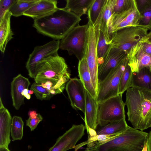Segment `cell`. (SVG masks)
Wrapping results in <instances>:
<instances>
[{
  "instance_id": "cell-1",
  "label": "cell",
  "mask_w": 151,
  "mask_h": 151,
  "mask_svg": "<svg viewBox=\"0 0 151 151\" xmlns=\"http://www.w3.org/2000/svg\"><path fill=\"white\" fill-rule=\"evenodd\" d=\"M81 20L80 17L64 8H58L51 14L34 20L33 27L39 33L60 40Z\"/></svg>"
},
{
  "instance_id": "cell-2",
  "label": "cell",
  "mask_w": 151,
  "mask_h": 151,
  "mask_svg": "<svg viewBox=\"0 0 151 151\" xmlns=\"http://www.w3.org/2000/svg\"><path fill=\"white\" fill-rule=\"evenodd\" d=\"M128 120L135 129L151 127V91L135 87L127 91L125 103Z\"/></svg>"
},
{
  "instance_id": "cell-3",
  "label": "cell",
  "mask_w": 151,
  "mask_h": 151,
  "mask_svg": "<svg viewBox=\"0 0 151 151\" xmlns=\"http://www.w3.org/2000/svg\"><path fill=\"white\" fill-rule=\"evenodd\" d=\"M148 134L129 126L119 135L104 143L88 142L85 151H142Z\"/></svg>"
},
{
  "instance_id": "cell-4",
  "label": "cell",
  "mask_w": 151,
  "mask_h": 151,
  "mask_svg": "<svg viewBox=\"0 0 151 151\" xmlns=\"http://www.w3.org/2000/svg\"><path fill=\"white\" fill-rule=\"evenodd\" d=\"M68 68L65 59L58 53L48 56L37 64L35 82L41 83L49 81L65 88L66 83L70 79Z\"/></svg>"
},
{
  "instance_id": "cell-5",
  "label": "cell",
  "mask_w": 151,
  "mask_h": 151,
  "mask_svg": "<svg viewBox=\"0 0 151 151\" xmlns=\"http://www.w3.org/2000/svg\"><path fill=\"white\" fill-rule=\"evenodd\" d=\"M148 30L139 26L122 28L111 34L110 44L127 55L131 48L146 36Z\"/></svg>"
},
{
  "instance_id": "cell-6",
  "label": "cell",
  "mask_w": 151,
  "mask_h": 151,
  "mask_svg": "<svg viewBox=\"0 0 151 151\" xmlns=\"http://www.w3.org/2000/svg\"><path fill=\"white\" fill-rule=\"evenodd\" d=\"M88 24H79L73 28L60 40V48L68 51L69 55H75L79 61L85 54Z\"/></svg>"
},
{
  "instance_id": "cell-7",
  "label": "cell",
  "mask_w": 151,
  "mask_h": 151,
  "mask_svg": "<svg viewBox=\"0 0 151 151\" xmlns=\"http://www.w3.org/2000/svg\"><path fill=\"white\" fill-rule=\"evenodd\" d=\"M122 94L98 103V125L104 126L109 123L125 119V103Z\"/></svg>"
},
{
  "instance_id": "cell-8",
  "label": "cell",
  "mask_w": 151,
  "mask_h": 151,
  "mask_svg": "<svg viewBox=\"0 0 151 151\" xmlns=\"http://www.w3.org/2000/svg\"><path fill=\"white\" fill-rule=\"evenodd\" d=\"M128 60L127 56L113 69L103 81L98 84L96 98L98 103L119 94V87L121 77Z\"/></svg>"
},
{
  "instance_id": "cell-9",
  "label": "cell",
  "mask_w": 151,
  "mask_h": 151,
  "mask_svg": "<svg viewBox=\"0 0 151 151\" xmlns=\"http://www.w3.org/2000/svg\"><path fill=\"white\" fill-rule=\"evenodd\" d=\"M85 56L93 87L97 93L98 88V63L97 53L99 26L93 25L88 21Z\"/></svg>"
},
{
  "instance_id": "cell-10",
  "label": "cell",
  "mask_w": 151,
  "mask_h": 151,
  "mask_svg": "<svg viewBox=\"0 0 151 151\" xmlns=\"http://www.w3.org/2000/svg\"><path fill=\"white\" fill-rule=\"evenodd\" d=\"M60 40H53L43 45L35 47L29 54L26 67L29 77L35 79L36 76L37 64L44 58L58 53Z\"/></svg>"
},
{
  "instance_id": "cell-11",
  "label": "cell",
  "mask_w": 151,
  "mask_h": 151,
  "mask_svg": "<svg viewBox=\"0 0 151 151\" xmlns=\"http://www.w3.org/2000/svg\"><path fill=\"white\" fill-rule=\"evenodd\" d=\"M85 129L83 124L73 125L57 139L55 143L48 151H66L74 148L77 143L84 135Z\"/></svg>"
},
{
  "instance_id": "cell-12",
  "label": "cell",
  "mask_w": 151,
  "mask_h": 151,
  "mask_svg": "<svg viewBox=\"0 0 151 151\" xmlns=\"http://www.w3.org/2000/svg\"><path fill=\"white\" fill-rule=\"evenodd\" d=\"M65 90L72 108L84 114L86 90L80 80L76 78H70L66 84Z\"/></svg>"
},
{
  "instance_id": "cell-13",
  "label": "cell",
  "mask_w": 151,
  "mask_h": 151,
  "mask_svg": "<svg viewBox=\"0 0 151 151\" xmlns=\"http://www.w3.org/2000/svg\"><path fill=\"white\" fill-rule=\"evenodd\" d=\"M127 56V54L125 52L112 46L110 45L103 63L98 67V84L103 81L110 72Z\"/></svg>"
},
{
  "instance_id": "cell-14",
  "label": "cell",
  "mask_w": 151,
  "mask_h": 151,
  "mask_svg": "<svg viewBox=\"0 0 151 151\" xmlns=\"http://www.w3.org/2000/svg\"><path fill=\"white\" fill-rule=\"evenodd\" d=\"M98 103L86 90V105L84 113L85 127L88 135H96V130L98 125L97 119Z\"/></svg>"
},
{
  "instance_id": "cell-15",
  "label": "cell",
  "mask_w": 151,
  "mask_h": 151,
  "mask_svg": "<svg viewBox=\"0 0 151 151\" xmlns=\"http://www.w3.org/2000/svg\"><path fill=\"white\" fill-rule=\"evenodd\" d=\"M127 56L128 64L132 72L151 66V56L143 51L140 41L131 48Z\"/></svg>"
},
{
  "instance_id": "cell-16",
  "label": "cell",
  "mask_w": 151,
  "mask_h": 151,
  "mask_svg": "<svg viewBox=\"0 0 151 151\" xmlns=\"http://www.w3.org/2000/svg\"><path fill=\"white\" fill-rule=\"evenodd\" d=\"M30 84L29 79L21 74L13 78L11 83V94L13 106L16 110L24 104L25 97L22 93L25 89L28 88Z\"/></svg>"
},
{
  "instance_id": "cell-17",
  "label": "cell",
  "mask_w": 151,
  "mask_h": 151,
  "mask_svg": "<svg viewBox=\"0 0 151 151\" xmlns=\"http://www.w3.org/2000/svg\"><path fill=\"white\" fill-rule=\"evenodd\" d=\"M0 147H8L11 142L10 135L12 118L4 106L0 97Z\"/></svg>"
},
{
  "instance_id": "cell-18",
  "label": "cell",
  "mask_w": 151,
  "mask_h": 151,
  "mask_svg": "<svg viewBox=\"0 0 151 151\" xmlns=\"http://www.w3.org/2000/svg\"><path fill=\"white\" fill-rule=\"evenodd\" d=\"M57 1L55 0H39L23 15L30 17L34 20L47 16L55 11L58 7Z\"/></svg>"
},
{
  "instance_id": "cell-19",
  "label": "cell",
  "mask_w": 151,
  "mask_h": 151,
  "mask_svg": "<svg viewBox=\"0 0 151 151\" xmlns=\"http://www.w3.org/2000/svg\"><path fill=\"white\" fill-rule=\"evenodd\" d=\"M115 0H106L99 16L94 25L98 24L100 30L102 32L109 44H110V42L109 23L113 14Z\"/></svg>"
},
{
  "instance_id": "cell-20",
  "label": "cell",
  "mask_w": 151,
  "mask_h": 151,
  "mask_svg": "<svg viewBox=\"0 0 151 151\" xmlns=\"http://www.w3.org/2000/svg\"><path fill=\"white\" fill-rule=\"evenodd\" d=\"M131 87L151 91V71L150 67L143 68L132 74Z\"/></svg>"
},
{
  "instance_id": "cell-21",
  "label": "cell",
  "mask_w": 151,
  "mask_h": 151,
  "mask_svg": "<svg viewBox=\"0 0 151 151\" xmlns=\"http://www.w3.org/2000/svg\"><path fill=\"white\" fill-rule=\"evenodd\" d=\"M78 70L80 79L86 90L96 99L97 93L92 84L86 58L84 57L79 61Z\"/></svg>"
},
{
  "instance_id": "cell-22",
  "label": "cell",
  "mask_w": 151,
  "mask_h": 151,
  "mask_svg": "<svg viewBox=\"0 0 151 151\" xmlns=\"http://www.w3.org/2000/svg\"><path fill=\"white\" fill-rule=\"evenodd\" d=\"M11 16L10 12L8 11L0 20V50L3 54L8 42L12 39L14 35L11 27Z\"/></svg>"
},
{
  "instance_id": "cell-23",
  "label": "cell",
  "mask_w": 151,
  "mask_h": 151,
  "mask_svg": "<svg viewBox=\"0 0 151 151\" xmlns=\"http://www.w3.org/2000/svg\"><path fill=\"white\" fill-rule=\"evenodd\" d=\"M129 126L125 119L112 122L97 129L96 130V135H111L120 134L125 131Z\"/></svg>"
},
{
  "instance_id": "cell-24",
  "label": "cell",
  "mask_w": 151,
  "mask_h": 151,
  "mask_svg": "<svg viewBox=\"0 0 151 151\" xmlns=\"http://www.w3.org/2000/svg\"><path fill=\"white\" fill-rule=\"evenodd\" d=\"M94 0H67L65 9L81 17L88 12Z\"/></svg>"
},
{
  "instance_id": "cell-25",
  "label": "cell",
  "mask_w": 151,
  "mask_h": 151,
  "mask_svg": "<svg viewBox=\"0 0 151 151\" xmlns=\"http://www.w3.org/2000/svg\"><path fill=\"white\" fill-rule=\"evenodd\" d=\"M39 0H15L9 10L12 16L18 17L37 3Z\"/></svg>"
},
{
  "instance_id": "cell-26",
  "label": "cell",
  "mask_w": 151,
  "mask_h": 151,
  "mask_svg": "<svg viewBox=\"0 0 151 151\" xmlns=\"http://www.w3.org/2000/svg\"><path fill=\"white\" fill-rule=\"evenodd\" d=\"M110 46V45L107 43L104 35L100 30L99 27L97 46L98 67L103 63Z\"/></svg>"
},
{
  "instance_id": "cell-27",
  "label": "cell",
  "mask_w": 151,
  "mask_h": 151,
  "mask_svg": "<svg viewBox=\"0 0 151 151\" xmlns=\"http://www.w3.org/2000/svg\"><path fill=\"white\" fill-rule=\"evenodd\" d=\"M24 125V122L21 117L17 116L13 117L11 130V135L13 141L22 139Z\"/></svg>"
},
{
  "instance_id": "cell-28",
  "label": "cell",
  "mask_w": 151,
  "mask_h": 151,
  "mask_svg": "<svg viewBox=\"0 0 151 151\" xmlns=\"http://www.w3.org/2000/svg\"><path fill=\"white\" fill-rule=\"evenodd\" d=\"M106 0H94L87 13L88 21L93 26L96 23Z\"/></svg>"
},
{
  "instance_id": "cell-29",
  "label": "cell",
  "mask_w": 151,
  "mask_h": 151,
  "mask_svg": "<svg viewBox=\"0 0 151 151\" xmlns=\"http://www.w3.org/2000/svg\"><path fill=\"white\" fill-rule=\"evenodd\" d=\"M132 73L127 63L121 77L119 87V94H122L130 88Z\"/></svg>"
},
{
  "instance_id": "cell-30",
  "label": "cell",
  "mask_w": 151,
  "mask_h": 151,
  "mask_svg": "<svg viewBox=\"0 0 151 151\" xmlns=\"http://www.w3.org/2000/svg\"><path fill=\"white\" fill-rule=\"evenodd\" d=\"M126 21L131 26H138L140 17V14L136 5V0L133 6L125 12Z\"/></svg>"
},
{
  "instance_id": "cell-31",
  "label": "cell",
  "mask_w": 151,
  "mask_h": 151,
  "mask_svg": "<svg viewBox=\"0 0 151 151\" xmlns=\"http://www.w3.org/2000/svg\"><path fill=\"white\" fill-rule=\"evenodd\" d=\"M30 89L32 90L37 98L41 100H48L53 96L46 88L40 83L34 82L31 85Z\"/></svg>"
},
{
  "instance_id": "cell-32",
  "label": "cell",
  "mask_w": 151,
  "mask_h": 151,
  "mask_svg": "<svg viewBox=\"0 0 151 151\" xmlns=\"http://www.w3.org/2000/svg\"><path fill=\"white\" fill-rule=\"evenodd\" d=\"M135 0H116L112 14L122 13L130 9L134 5Z\"/></svg>"
},
{
  "instance_id": "cell-33",
  "label": "cell",
  "mask_w": 151,
  "mask_h": 151,
  "mask_svg": "<svg viewBox=\"0 0 151 151\" xmlns=\"http://www.w3.org/2000/svg\"><path fill=\"white\" fill-rule=\"evenodd\" d=\"M140 17L138 26L151 29V4L140 12Z\"/></svg>"
},
{
  "instance_id": "cell-34",
  "label": "cell",
  "mask_w": 151,
  "mask_h": 151,
  "mask_svg": "<svg viewBox=\"0 0 151 151\" xmlns=\"http://www.w3.org/2000/svg\"><path fill=\"white\" fill-rule=\"evenodd\" d=\"M15 1V0H0V20L3 19Z\"/></svg>"
},
{
  "instance_id": "cell-35",
  "label": "cell",
  "mask_w": 151,
  "mask_h": 151,
  "mask_svg": "<svg viewBox=\"0 0 151 151\" xmlns=\"http://www.w3.org/2000/svg\"><path fill=\"white\" fill-rule=\"evenodd\" d=\"M43 117L39 113L36 118L34 119L29 118L26 120V125L29 127L31 131H33L39 123L43 120Z\"/></svg>"
},
{
  "instance_id": "cell-36",
  "label": "cell",
  "mask_w": 151,
  "mask_h": 151,
  "mask_svg": "<svg viewBox=\"0 0 151 151\" xmlns=\"http://www.w3.org/2000/svg\"><path fill=\"white\" fill-rule=\"evenodd\" d=\"M135 0L139 12L151 4V0Z\"/></svg>"
},
{
  "instance_id": "cell-37",
  "label": "cell",
  "mask_w": 151,
  "mask_h": 151,
  "mask_svg": "<svg viewBox=\"0 0 151 151\" xmlns=\"http://www.w3.org/2000/svg\"><path fill=\"white\" fill-rule=\"evenodd\" d=\"M143 51L151 56V44L146 42L140 41Z\"/></svg>"
},
{
  "instance_id": "cell-38",
  "label": "cell",
  "mask_w": 151,
  "mask_h": 151,
  "mask_svg": "<svg viewBox=\"0 0 151 151\" xmlns=\"http://www.w3.org/2000/svg\"><path fill=\"white\" fill-rule=\"evenodd\" d=\"M147 145L148 151H151V130L148 133L147 139Z\"/></svg>"
},
{
  "instance_id": "cell-39",
  "label": "cell",
  "mask_w": 151,
  "mask_h": 151,
  "mask_svg": "<svg viewBox=\"0 0 151 151\" xmlns=\"http://www.w3.org/2000/svg\"><path fill=\"white\" fill-rule=\"evenodd\" d=\"M150 30V31L141 41L146 42L151 44V29Z\"/></svg>"
},
{
  "instance_id": "cell-40",
  "label": "cell",
  "mask_w": 151,
  "mask_h": 151,
  "mask_svg": "<svg viewBox=\"0 0 151 151\" xmlns=\"http://www.w3.org/2000/svg\"><path fill=\"white\" fill-rule=\"evenodd\" d=\"M38 113L34 110L30 111L28 112V116L29 118L31 119L35 118L37 117Z\"/></svg>"
},
{
  "instance_id": "cell-41",
  "label": "cell",
  "mask_w": 151,
  "mask_h": 151,
  "mask_svg": "<svg viewBox=\"0 0 151 151\" xmlns=\"http://www.w3.org/2000/svg\"><path fill=\"white\" fill-rule=\"evenodd\" d=\"M28 88L25 89L22 93V95L25 97L28 93Z\"/></svg>"
},
{
  "instance_id": "cell-42",
  "label": "cell",
  "mask_w": 151,
  "mask_h": 151,
  "mask_svg": "<svg viewBox=\"0 0 151 151\" xmlns=\"http://www.w3.org/2000/svg\"><path fill=\"white\" fill-rule=\"evenodd\" d=\"M0 151H11L8 147H0Z\"/></svg>"
},
{
  "instance_id": "cell-43",
  "label": "cell",
  "mask_w": 151,
  "mask_h": 151,
  "mask_svg": "<svg viewBox=\"0 0 151 151\" xmlns=\"http://www.w3.org/2000/svg\"><path fill=\"white\" fill-rule=\"evenodd\" d=\"M142 151H148L147 149V140L145 141L143 149L142 150Z\"/></svg>"
},
{
  "instance_id": "cell-44",
  "label": "cell",
  "mask_w": 151,
  "mask_h": 151,
  "mask_svg": "<svg viewBox=\"0 0 151 151\" xmlns=\"http://www.w3.org/2000/svg\"><path fill=\"white\" fill-rule=\"evenodd\" d=\"M28 93L30 95L34 93V91L30 89L28 90Z\"/></svg>"
},
{
  "instance_id": "cell-45",
  "label": "cell",
  "mask_w": 151,
  "mask_h": 151,
  "mask_svg": "<svg viewBox=\"0 0 151 151\" xmlns=\"http://www.w3.org/2000/svg\"><path fill=\"white\" fill-rule=\"evenodd\" d=\"M31 95L30 94H28L25 97L27 99H30L31 98Z\"/></svg>"
},
{
  "instance_id": "cell-46",
  "label": "cell",
  "mask_w": 151,
  "mask_h": 151,
  "mask_svg": "<svg viewBox=\"0 0 151 151\" xmlns=\"http://www.w3.org/2000/svg\"><path fill=\"white\" fill-rule=\"evenodd\" d=\"M150 70H151V66H150Z\"/></svg>"
}]
</instances>
